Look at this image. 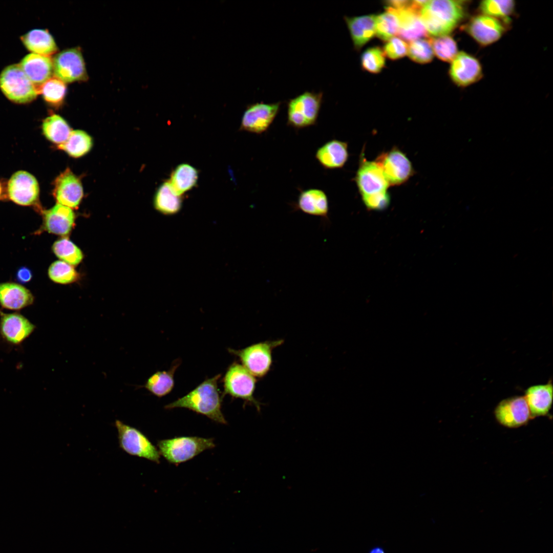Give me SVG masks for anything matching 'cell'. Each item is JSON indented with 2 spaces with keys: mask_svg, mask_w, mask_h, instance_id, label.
I'll list each match as a JSON object with an SVG mask.
<instances>
[{
  "mask_svg": "<svg viewBox=\"0 0 553 553\" xmlns=\"http://www.w3.org/2000/svg\"><path fill=\"white\" fill-rule=\"evenodd\" d=\"M467 1H428L420 11V18L428 34L449 35L465 19Z\"/></svg>",
  "mask_w": 553,
  "mask_h": 553,
  "instance_id": "cell-1",
  "label": "cell"
},
{
  "mask_svg": "<svg viewBox=\"0 0 553 553\" xmlns=\"http://www.w3.org/2000/svg\"><path fill=\"white\" fill-rule=\"evenodd\" d=\"M220 377L219 374L207 378L185 396L166 405L164 408L188 409L206 416L215 422L226 424L227 421L221 410L223 397L218 387V381Z\"/></svg>",
  "mask_w": 553,
  "mask_h": 553,
  "instance_id": "cell-2",
  "label": "cell"
},
{
  "mask_svg": "<svg viewBox=\"0 0 553 553\" xmlns=\"http://www.w3.org/2000/svg\"><path fill=\"white\" fill-rule=\"evenodd\" d=\"M215 445L214 439L198 436L176 437L160 440L157 443L160 455L175 465L189 460Z\"/></svg>",
  "mask_w": 553,
  "mask_h": 553,
  "instance_id": "cell-3",
  "label": "cell"
},
{
  "mask_svg": "<svg viewBox=\"0 0 553 553\" xmlns=\"http://www.w3.org/2000/svg\"><path fill=\"white\" fill-rule=\"evenodd\" d=\"M323 98L322 92L306 91L287 103V125L301 129L315 125Z\"/></svg>",
  "mask_w": 553,
  "mask_h": 553,
  "instance_id": "cell-4",
  "label": "cell"
},
{
  "mask_svg": "<svg viewBox=\"0 0 553 553\" xmlns=\"http://www.w3.org/2000/svg\"><path fill=\"white\" fill-rule=\"evenodd\" d=\"M256 382V377L242 365L234 362L227 368L223 377L222 396L229 395L233 398L241 399L245 405H252L260 412L262 403L253 395Z\"/></svg>",
  "mask_w": 553,
  "mask_h": 553,
  "instance_id": "cell-5",
  "label": "cell"
},
{
  "mask_svg": "<svg viewBox=\"0 0 553 553\" xmlns=\"http://www.w3.org/2000/svg\"><path fill=\"white\" fill-rule=\"evenodd\" d=\"M283 339L264 341L251 345L240 350L231 348L229 352L237 356L242 365L254 377H264L270 371L272 363L273 350L281 345Z\"/></svg>",
  "mask_w": 553,
  "mask_h": 553,
  "instance_id": "cell-6",
  "label": "cell"
},
{
  "mask_svg": "<svg viewBox=\"0 0 553 553\" xmlns=\"http://www.w3.org/2000/svg\"><path fill=\"white\" fill-rule=\"evenodd\" d=\"M119 447L130 455L143 458L157 463L160 462L158 449L138 429L120 420L115 421Z\"/></svg>",
  "mask_w": 553,
  "mask_h": 553,
  "instance_id": "cell-7",
  "label": "cell"
},
{
  "mask_svg": "<svg viewBox=\"0 0 553 553\" xmlns=\"http://www.w3.org/2000/svg\"><path fill=\"white\" fill-rule=\"evenodd\" d=\"M0 88L11 101L26 103L39 94L37 89L26 75L19 64L6 67L0 75Z\"/></svg>",
  "mask_w": 553,
  "mask_h": 553,
  "instance_id": "cell-8",
  "label": "cell"
},
{
  "mask_svg": "<svg viewBox=\"0 0 553 553\" xmlns=\"http://www.w3.org/2000/svg\"><path fill=\"white\" fill-rule=\"evenodd\" d=\"M375 161L382 169L389 186L402 184L414 174L410 160L397 148L381 153Z\"/></svg>",
  "mask_w": 553,
  "mask_h": 553,
  "instance_id": "cell-9",
  "label": "cell"
},
{
  "mask_svg": "<svg viewBox=\"0 0 553 553\" xmlns=\"http://www.w3.org/2000/svg\"><path fill=\"white\" fill-rule=\"evenodd\" d=\"M507 26L501 20L481 13L471 17L463 29L478 44L487 46L499 40Z\"/></svg>",
  "mask_w": 553,
  "mask_h": 553,
  "instance_id": "cell-10",
  "label": "cell"
},
{
  "mask_svg": "<svg viewBox=\"0 0 553 553\" xmlns=\"http://www.w3.org/2000/svg\"><path fill=\"white\" fill-rule=\"evenodd\" d=\"M53 73L65 83L85 81L88 75L81 51L69 49L57 54L53 59Z\"/></svg>",
  "mask_w": 553,
  "mask_h": 553,
  "instance_id": "cell-11",
  "label": "cell"
},
{
  "mask_svg": "<svg viewBox=\"0 0 553 553\" xmlns=\"http://www.w3.org/2000/svg\"><path fill=\"white\" fill-rule=\"evenodd\" d=\"M280 101L265 103L263 101L249 105L243 113L240 129L261 134L269 129L279 112Z\"/></svg>",
  "mask_w": 553,
  "mask_h": 553,
  "instance_id": "cell-12",
  "label": "cell"
},
{
  "mask_svg": "<svg viewBox=\"0 0 553 553\" xmlns=\"http://www.w3.org/2000/svg\"><path fill=\"white\" fill-rule=\"evenodd\" d=\"M494 415L500 424L510 429L525 426L531 419L524 396H515L502 400L496 406Z\"/></svg>",
  "mask_w": 553,
  "mask_h": 553,
  "instance_id": "cell-13",
  "label": "cell"
},
{
  "mask_svg": "<svg viewBox=\"0 0 553 553\" xmlns=\"http://www.w3.org/2000/svg\"><path fill=\"white\" fill-rule=\"evenodd\" d=\"M7 193L9 199L18 205H33L38 200L39 184L31 174L19 171L14 173L9 179Z\"/></svg>",
  "mask_w": 553,
  "mask_h": 553,
  "instance_id": "cell-14",
  "label": "cell"
},
{
  "mask_svg": "<svg viewBox=\"0 0 553 553\" xmlns=\"http://www.w3.org/2000/svg\"><path fill=\"white\" fill-rule=\"evenodd\" d=\"M451 62L449 75L452 81L459 87H468L483 77L479 60L471 54L459 52Z\"/></svg>",
  "mask_w": 553,
  "mask_h": 553,
  "instance_id": "cell-15",
  "label": "cell"
},
{
  "mask_svg": "<svg viewBox=\"0 0 553 553\" xmlns=\"http://www.w3.org/2000/svg\"><path fill=\"white\" fill-rule=\"evenodd\" d=\"M53 194L58 204L74 209L79 205L83 191L80 179L67 168L55 180Z\"/></svg>",
  "mask_w": 553,
  "mask_h": 553,
  "instance_id": "cell-16",
  "label": "cell"
},
{
  "mask_svg": "<svg viewBox=\"0 0 553 553\" xmlns=\"http://www.w3.org/2000/svg\"><path fill=\"white\" fill-rule=\"evenodd\" d=\"M355 181L361 196L386 191L390 186L378 164L365 158L360 162Z\"/></svg>",
  "mask_w": 553,
  "mask_h": 553,
  "instance_id": "cell-17",
  "label": "cell"
},
{
  "mask_svg": "<svg viewBox=\"0 0 553 553\" xmlns=\"http://www.w3.org/2000/svg\"><path fill=\"white\" fill-rule=\"evenodd\" d=\"M389 8L398 18L399 27L397 34L401 39L412 41L422 37H428V33L420 18L421 9L412 1L411 5L405 9L396 10Z\"/></svg>",
  "mask_w": 553,
  "mask_h": 553,
  "instance_id": "cell-18",
  "label": "cell"
},
{
  "mask_svg": "<svg viewBox=\"0 0 553 553\" xmlns=\"http://www.w3.org/2000/svg\"><path fill=\"white\" fill-rule=\"evenodd\" d=\"M42 217L45 230L65 237L74 228L76 216L73 209L57 203L43 210Z\"/></svg>",
  "mask_w": 553,
  "mask_h": 553,
  "instance_id": "cell-19",
  "label": "cell"
},
{
  "mask_svg": "<svg viewBox=\"0 0 553 553\" xmlns=\"http://www.w3.org/2000/svg\"><path fill=\"white\" fill-rule=\"evenodd\" d=\"M294 208L306 214L320 217L324 222L329 221V202L326 194L322 189L309 188L299 194Z\"/></svg>",
  "mask_w": 553,
  "mask_h": 553,
  "instance_id": "cell-20",
  "label": "cell"
},
{
  "mask_svg": "<svg viewBox=\"0 0 553 553\" xmlns=\"http://www.w3.org/2000/svg\"><path fill=\"white\" fill-rule=\"evenodd\" d=\"M35 326L22 315L17 313L2 314L0 321V332L3 337L10 343L17 345L27 338L34 330Z\"/></svg>",
  "mask_w": 553,
  "mask_h": 553,
  "instance_id": "cell-21",
  "label": "cell"
},
{
  "mask_svg": "<svg viewBox=\"0 0 553 553\" xmlns=\"http://www.w3.org/2000/svg\"><path fill=\"white\" fill-rule=\"evenodd\" d=\"M19 65L37 90L53 74V60L50 56L29 54L23 58Z\"/></svg>",
  "mask_w": 553,
  "mask_h": 553,
  "instance_id": "cell-22",
  "label": "cell"
},
{
  "mask_svg": "<svg viewBox=\"0 0 553 553\" xmlns=\"http://www.w3.org/2000/svg\"><path fill=\"white\" fill-rule=\"evenodd\" d=\"M524 397L529 408L531 419L547 415L552 403L553 388L551 381L550 380L545 384L528 387L525 391Z\"/></svg>",
  "mask_w": 553,
  "mask_h": 553,
  "instance_id": "cell-23",
  "label": "cell"
},
{
  "mask_svg": "<svg viewBox=\"0 0 553 553\" xmlns=\"http://www.w3.org/2000/svg\"><path fill=\"white\" fill-rule=\"evenodd\" d=\"M315 157L325 169L342 168L348 159V144L337 139L329 140L316 150Z\"/></svg>",
  "mask_w": 553,
  "mask_h": 553,
  "instance_id": "cell-24",
  "label": "cell"
},
{
  "mask_svg": "<svg viewBox=\"0 0 553 553\" xmlns=\"http://www.w3.org/2000/svg\"><path fill=\"white\" fill-rule=\"evenodd\" d=\"M344 19L356 50L363 47L376 34L375 15L345 16Z\"/></svg>",
  "mask_w": 553,
  "mask_h": 553,
  "instance_id": "cell-25",
  "label": "cell"
},
{
  "mask_svg": "<svg viewBox=\"0 0 553 553\" xmlns=\"http://www.w3.org/2000/svg\"><path fill=\"white\" fill-rule=\"evenodd\" d=\"M33 300L31 292L18 284H0V304L4 308L19 310L32 304Z\"/></svg>",
  "mask_w": 553,
  "mask_h": 553,
  "instance_id": "cell-26",
  "label": "cell"
},
{
  "mask_svg": "<svg viewBox=\"0 0 553 553\" xmlns=\"http://www.w3.org/2000/svg\"><path fill=\"white\" fill-rule=\"evenodd\" d=\"M20 39L32 53L50 56L57 51L54 39L47 30H32L22 36Z\"/></svg>",
  "mask_w": 553,
  "mask_h": 553,
  "instance_id": "cell-27",
  "label": "cell"
},
{
  "mask_svg": "<svg viewBox=\"0 0 553 553\" xmlns=\"http://www.w3.org/2000/svg\"><path fill=\"white\" fill-rule=\"evenodd\" d=\"M182 199L174 191L168 181L162 183L157 189L154 199L155 209L164 215L178 212L182 207Z\"/></svg>",
  "mask_w": 553,
  "mask_h": 553,
  "instance_id": "cell-28",
  "label": "cell"
},
{
  "mask_svg": "<svg viewBox=\"0 0 553 553\" xmlns=\"http://www.w3.org/2000/svg\"><path fill=\"white\" fill-rule=\"evenodd\" d=\"M179 364L176 361L169 370L155 372L147 379L144 387L158 397L168 394L174 388V375Z\"/></svg>",
  "mask_w": 553,
  "mask_h": 553,
  "instance_id": "cell-29",
  "label": "cell"
},
{
  "mask_svg": "<svg viewBox=\"0 0 553 553\" xmlns=\"http://www.w3.org/2000/svg\"><path fill=\"white\" fill-rule=\"evenodd\" d=\"M42 131L45 137L58 146L65 142L72 131L67 121L56 114H52L43 121Z\"/></svg>",
  "mask_w": 553,
  "mask_h": 553,
  "instance_id": "cell-30",
  "label": "cell"
},
{
  "mask_svg": "<svg viewBox=\"0 0 553 553\" xmlns=\"http://www.w3.org/2000/svg\"><path fill=\"white\" fill-rule=\"evenodd\" d=\"M198 178V172L195 167L183 163L174 170L168 181L176 194L181 196L196 185Z\"/></svg>",
  "mask_w": 553,
  "mask_h": 553,
  "instance_id": "cell-31",
  "label": "cell"
},
{
  "mask_svg": "<svg viewBox=\"0 0 553 553\" xmlns=\"http://www.w3.org/2000/svg\"><path fill=\"white\" fill-rule=\"evenodd\" d=\"M92 139L81 130L72 131L67 140L58 147L74 158L84 156L92 148Z\"/></svg>",
  "mask_w": 553,
  "mask_h": 553,
  "instance_id": "cell-32",
  "label": "cell"
},
{
  "mask_svg": "<svg viewBox=\"0 0 553 553\" xmlns=\"http://www.w3.org/2000/svg\"><path fill=\"white\" fill-rule=\"evenodd\" d=\"M515 2L512 0H486L481 2L479 9L481 14H485L503 22L507 26L509 24L511 16L515 9Z\"/></svg>",
  "mask_w": 553,
  "mask_h": 553,
  "instance_id": "cell-33",
  "label": "cell"
},
{
  "mask_svg": "<svg viewBox=\"0 0 553 553\" xmlns=\"http://www.w3.org/2000/svg\"><path fill=\"white\" fill-rule=\"evenodd\" d=\"M52 250L61 261L73 266L78 265L83 258L81 250L67 237L56 241L52 246Z\"/></svg>",
  "mask_w": 553,
  "mask_h": 553,
  "instance_id": "cell-34",
  "label": "cell"
},
{
  "mask_svg": "<svg viewBox=\"0 0 553 553\" xmlns=\"http://www.w3.org/2000/svg\"><path fill=\"white\" fill-rule=\"evenodd\" d=\"M38 91L46 102L57 107L60 105L65 99L67 87L63 81L54 76L45 82Z\"/></svg>",
  "mask_w": 553,
  "mask_h": 553,
  "instance_id": "cell-35",
  "label": "cell"
},
{
  "mask_svg": "<svg viewBox=\"0 0 553 553\" xmlns=\"http://www.w3.org/2000/svg\"><path fill=\"white\" fill-rule=\"evenodd\" d=\"M386 11L376 16V35L384 41H388L397 34L399 23L395 13L389 7Z\"/></svg>",
  "mask_w": 553,
  "mask_h": 553,
  "instance_id": "cell-36",
  "label": "cell"
},
{
  "mask_svg": "<svg viewBox=\"0 0 553 553\" xmlns=\"http://www.w3.org/2000/svg\"><path fill=\"white\" fill-rule=\"evenodd\" d=\"M431 41L434 54L443 61L451 62L458 53L456 41L449 35L431 37Z\"/></svg>",
  "mask_w": 553,
  "mask_h": 553,
  "instance_id": "cell-37",
  "label": "cell"
},
{
  "mask_svg": "<svg viewBox=\"0 0 553 553\" xmlns=\"http://www.w3.org/2000/svg\"><path fill=\"white\" fill-rule=\"evenodd\" d=\"M50 279L55 283L68 284L76 282L79 277L74 267L62 261L52 263L48 269Z\"/></svg>",
  "mask_w": 553,
  "mask_h": 553,
  "instance_id": "cell-38",
  "label": "cell"
},
{
  "mask_svg": "<svg viewBox=\"0 0 553 553\" xmlns=\"http://www.w3.org/2000/svg\"><path fill=\"white\" fill-rule=\"evenodd\" d=\"M409 57L413 61L419 63L431 61L434 57L431 37L419 38L410 42L408 45Z\"/></svg>",
  "mask_w": 553,
  "mask_h": 553,
  "instance_id": "cell-39",
  "label": "cell"
},
{
  "mask_svg": "<svg viewBox=\"0 0 553 553\" xmlns=\"http://www.w3.org/2000/svg\"><path fill=\"white\" fill-rule=\"evenodd\" d=\"M361 64L363 69L370 73H379L385 65L383 50L379 47L367 49L361 55Z\"/></svg>",
  "mask_w": 553,
  "mask_h": 553,
  "instance_id": "cell-40",
  "label": "cell"
},
{
  "mask_svg": "<svg viewBox=\"0 0 553 553\" xmlns=\"http://www.w3.org/2000/svg\"><path fill=\"white\" fill-rule=\"evenodd\" d=\"M408 45L399 37H393L384 47V53L389 58L395 60L404 57L408 53Z\"/></svg>",
  "mask_w": 553,
  "mask_h": 553,
  "instance_id": "cell-41",
  "label": "cell"
},
{
  "mask_svg": "<svg viewBox=\"0 0 553 553\" xmlns=\"http://www.w3.org/2000/svg\"><path fill=\"white\" fill-rule=\"evenodd\" d=\"M361 196L365 206L369 209L381 210L390 204V197L387 190Z\"/></svg>",
  "mask_w": 553,
  "mask_h": 553,
  "instance_id": "cell-42",
  "label": "cell"
},
{
  "mask_svg": "<svg viewBox=\"0 0 553 553\" xmlns=\"http://www.w3.org/2000/svg\"><path fill=\"white\" fill-rule=\"evenodd\" d=\"M411 1L407 0H393L386 2L388 7L399 10L406 8L411 5Z\"/></svg>",
  "mask_w": 553,
  "mask_h": 553,
  "instance_id": "cell-43",
  "label": "cell"
},
{
  "mask_svg": "<svg viewBox=\"0 0 553 553\" xmlns=\"http://www.w3.org/2000/svg\"><path fill=\"white\" fill-rule=\"evenodd\" d=\"M32 276L31 271L28 268L25 267L20 268L16 274L17 280L22 283L28 282L31 279Z\"/></svg>",
  "mask_w": 553,
  "mask_h": 553,
  "instance_id": "cell-44",
  "label": "cell"
},
{
  "mask_svg": "<svg viewBox=\"0 0 553 553\" xmlns=\"http://www.w3.org/2000/svg\"><path fill=\"white\" fill-rule=\"evenodd\" d=\"M368 553H387L385 549L380 545H375L371 547Z\"/></svg>",
  "mask_w": 553,
  "mask_h": 553,
  "instance_id": "cell-45",
  "label": "cell"
},
{
  "mask_svg": "<svg viewBox=\"0 0 553 553\" xmlns=\"http://www.w3.org/2000/svg\"><path fill=\"white\" fill-rule=\"evenodd\" d=\"M2 193H3V187H2V185L1 183H0V199H1V197H2Z\"/></svg>",
  "mask_w": 553,
  "mask_h": 553,
  "instance_id": "cell-46",
  "label": "cell"
}]
</instances>
